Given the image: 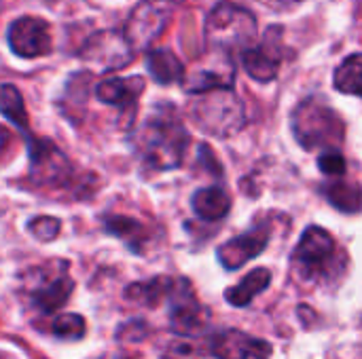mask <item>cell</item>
Instances as JSON below:
<instances>
[{
  "mask_svg": "<svg viewBox=\"0 0 362 359\" xmlns=\"http://www.w3.org/2000/svg\"><path fill=\"white\" fill-rule=\"evenodd\" d=\"M189 146V133L185 125L172 114V110L159 108L148 116L134 133V148L142 163L155 171L174 169L182 163Z\"/></svg>",
  "mask_w": 362,
  "mask_h": 359,
  "instance_id": "cell-1",
  "label": "cell"
},
{
  "mask_svg": "<svg viewBox=\"0 0 362 359\" xmlns=\"http://www.w3.org/2000/svg\"><path fill=\"white\" fill-rule=\"evenodd\" d=\"M257 34L255 15L231 2L216 4L206 19V38L214 51L229 53L246 49Z\"/></svg>",
  "mask_w": 362,
  "mask_h": 359,
  "instance_id": "cell-2",
  "label": "cell"
},
{
  "mask_svg": "<svg viewBox=\"0 0 362 359\" xmlns=\"http://www.w3.org/2000/svg\"><path fill=\"white\" fill-rule=\"evenodd\" d=\"M191 116L206 133L231 135L244 125V108L229 89H212L202 93L191 106Z\"/></svg>",
  "mask_w": 362,
  "mask_h": 359,
  "instance_id": "cell-3",
  "label": "cell"
},
{
  "mask_svg": "<svg viewBox=\"0 0 362 359\" xmlns=\"http://www.w3.org/2000/svg\"><path fill=\"white\" fill-rule=\"evenodd\" d=\"M68 267L66 260H51L30 271V300L38 313H55L70 298L74 281L68 275Z\"/></svg>",
  "mask_w": 362,
  "mask_h": 359,
  "instance_id": "cell-4",
  "label": "cell"
},
{
  "mask_svg": "<svg viewBox=\"0 0 362 359\" xmlns=\"http://www.w3.org/2000/svg\"><path fill=\"white\" fill-rule=\"evenodd\" d=\"M295 135L303 148H320L329 144H339L344 138L341 118L327 106L318 102H305L295 112Z\"/></svg>",
  "mask_w": 362,
  "mask_h": 359,
  "instance_id": "cell-5",
  "label": "cell"
},
{
  "mask_svg": "<svg viewBox=\"0 0 362 359\" xmlns=\"http://www.w3.org/2000/svg\"><path fill=\"white\" fill-rule=\"evenodd\" d=\"M176 11L174 0H142L129 13L123 36L134 51H146L163 34Z\"/></svg>",
  "mask_w": 362,
  "mask_h": 359,
  "instance_id": "cell-6",
  "label": "cell"
},
{
  "mask_svg": "<svg viewBox=\"0 0 362 359\" xmlns=\"http://www.w3.org/2000/svg\"><path fill=\"white\" fill-rule=\"evenodd\" d=\"M134 53L136 51L129 47V42L125 40V36L121 32L104 30V32L93 34L85 42V47L81 51V59L93 72H112V70H121L127 63H132Z\"/></svg>",
  "mask_w": 362,
  "mask_h": 359,
  "instance_id": "cell-7",
  "label": "cell"
},
{
  "mask_svg": "<svg viewBox=\"0 0 362 359\" xmlns=\"http://www.w3.org/2000/svg\"><path fill=\"white\" fill-rule=\"evenodd\" d=\"M30 148V176L42 186H64L72 174L70 161L64 152L49 140L28 138Z\"/></svg>",
  "mask_w": 362,
  "mask_h": 359,
  "instance_id": "cell-8",
  "label": "cell"
},
{
  "mask_svg": "<svg viewBox=\"0 0 362 359\" xmlns=\"http://www.w3.org/2000/svg\"><path fill=\"white\" fill-rule=\"evenodd\" d=\"M8 47L15 55L32 59L51 53V30L40 17H19L8 25Z\"/></svg>",
  "mask_w": 362,
  "mask_h": 359,
  "instance_id": "cell-9",
  "label": "cell"
},
{
  "mask_svg": "<svg viewBox=\"0 0 362 359\" xmlns=\"http://www.w3.org/2000/svg\"><path fill=\"white\" fill-rule=\"evenodd\" d=\"M170 303H172V328L178 334H193L197 328L204 324V309L195 300V294L189 286L187 279L174 281V288L170 292Z\"/></svg>",
  "mask_w": 362,
  "mask_h": 359,
  "instance_id": "cell-10",
  "label": "cell"
},
{
  "mask_svg": "<svg viewBox=\"0 0 362 359\" xmlns=\"http://www.w3.org/2000/svg\"><path fill=\"white\" fill-rule=\"evenodd\" d=\"M212 353L218 359H267L272 347L244 332L227 330L212 339Z\"/></svg>",
  "mask_w": 362,
  "mask_h": 359,
  "instance_id": "cell-11",
  "label": "cell"
},
{
  "mask_svg": "<svg viewBox=\"0 0 362 359\" xmlns=\"http://www.w3.org/2000/svg\"><path fill=\"white\" fill-rule=\"evenodd\" d=\"M218 57H214V61L210 59L204 66H197L185 80V89L189 93H206L212 89H231L233 85V66L229 59H225L227 53L216 51Z\"/></svg>",
  "mask_w": 362,
  "mask_h": 359,
  "instance_id": "cell-12",
  "label": "cell"
},
{
  "mask_svg": "<svg viewBox=\"0 0 362 359\" xmlns=\"http://www.w3.org/2000/svg\"><path fill=\"white\" fill-rule=\"evenodd\" d=\"M267 239L269 235L263 229H255L246 235H240L218 248V260L225 269L235 271L248 260L257 258L267 248Z\"/></svg>",
  "mask_w": 362,
  "mask_h": 359,
  "instance_id": "cell-13",
  "label": "cell"
},
{
  "mask_svg": "<svg viewBox=\"0 0 362 359\" xmlns=\"http://www.w3.org/2000/svg\"><path fill=\"white\" fill-rule=\"evenodd\" d=\"M146 80L144 76H125V78H108L95 87V97L102 104L117 106V108H132L136 106L138 97L144 93Z\"/></svg>",
  "mask_w": 362,
  "mask_h": 359,
  "instance_id": "cell-14",
  "label": "cell"
},
{
  "mask_svg": "<svg viewBox=\"0 0 362 359\" xmlns=\"http://www.w3.org/2000/svg\"><path fill=\"white\" fill-rule=\"evenodd\" d=\"M333 252H335L333 237L320 226H310L295 250V260H299L308 269H316L322 267L333 256Z\"/></svg>",
  "mask_w": 362,
  "mask_h": 359,
  "instance_id": "cell-15",
  "label": "cell"
},
{
  "mask_svg": "<svg viewBox=\"0 0 362 359\" xmlns=\"http://www.w3.org/2000/svg\"><path fill=\"white\" fill-rule=\"evenodd\" d=\"M144 63L153 80L159 85H172L185 78V66L170 49H146Z\"/></svg>",
  "mask_w": 362,
  "mask_h": 359,
  "instance_id": "cell-16",
  "label": "cell"
},
{
  "mask_svg": "<svg viewBox=\"0 0 362 359\" xmlns=\"http://www.w3.org/2000/svg\"><path fill=\"white\" fill-rule=\"evenodd\" d=\"M242 63L255 80L269 83L278 76L280 57L269 49V44H263V47H255V49H244Z\"/></svg>",
  "mask_w": 362,
  "mask_h": 359,
  "instance_id": "cell-17",
  "label": "cell"
},
{
  "mask_svg": "<svg viewBox=\"0 0 362 359\" xmlns=\"http://www.w3.org/2000/svg\"><path fill=\"white\" fill-rule=\"evenodd\" d=\"M191 205H193V212L202 220L214 222V220H221V218H225L229 214L231 199H229V195L223 188L210 186V188H199L193 195Z\"/></svg>",
  "mask_w": 362,
  "mask_h": 359,
  "instance_id": "cell-18",
  "label": "cell"
},
{
  "mask_svg": "<svg viewBox=\"0 0 362 359\" xmlns=\"http://www.w3.org/2000/svg\"><path fill=\"white\" fill-rule=\"evenodd\" d=\"M104 229L108 235L119 237L132 252L142 254V248L148 239V231L144 229V224H140L138 220L127 218V216H106Z\"/></svg>",
  "mask_w": 362,
  "mask_h": 359,
  "instance_id": "cell-19",
  "label": "cell"
},
{
  "mask_svg": "<svg viewBox=\"0 0 362 359\" xmlns=\"http://www.w3.org/2000/svg\"><path fill=\"white\" fill-rule=\"evenodd\" d=\"M174 288V279L170 277H155L148 281H136L132 286H127L125 290V298L142 305V307H157L163 298L170 296Z\"/></svg>",
  "mask_w": 362,
  "mask_h": 359,
  "instance_id": "cell-20",
  "label": "cell"
},
{
  "mask_svg": "<svg viewBox=\"0 0 362 359\" xmlns=\"http://www.w3.org/2000/svg\"><path fill=\"white\" fill-rule=\"evenodd\" d=\"M269 281H272V273L267 269H255L238 286L229 288L225 292V298L233 307H246V305L252 303V298L257 294H261L263 290H267Z\"/></svg>",
  "mask_w": 362,
  "mask_h": 359,
  "instance_id": "cell-21",
  "label": "cell"
},
{
  "mask_svg": "<svg viewBox=\"0 0 362 359\" xmlns=\"http://www.w3.org/2000/svg\"><path fill=\"white\" fill-rule=\"evenodd\" d=\"M0 112L6 121H11L19 129H23V131L28 129L25 104H23V97L15 85H8V83L0 85Z\"/></svg>",
  "mask_w": 362,
  "mask_h": 359,
  "instance_id": "cell-22",
  "label": "cell"
},
{
  "mask_svg": "<svg viewBox=\"0 0 362 359\" xmlns=\"http://www.w3.org/2000/svg\"><path fill=\"white\" fill-rule=\"evenodd\" d=\"M335 87L341 93L362 97V53L350 55L335 72Z\"/></svg>",
  "mask_w": 362,
  "mask_h": 359,
  "instance_id": "cell-23",
  "label": "cell"
},
{
  "mask_svg": "<svg viewBox=\"0 0 362 359\" xmlns=\"http://www.w3.org/2000/svg\"><path fill=\"white\" fill-rule=\"evenodd\" d=\"M327 197L339 212H348V214L361 212L362 190L358 188V184L335 182V184L327 186Z\"/></svg>",
  "mask_w": 362,
  "mask_h": 359,
  "instance_id": "cell-24",
  "label": "cell"
},
{
  "mask_svg": "<svg viewBox=\"0 0 362 359\" xmlns=\"http://www.w3.org/2000/svg\"><path fill=\"white\" fill-rule=\"evenodd\" d=\"M53 334L64 341H78L85 336V320L76 313H64L53 320Z\"/></svg>",
  "mask_w": 362,
  "mask_h": 359,
  "instance_id": "cell-25",
  "label": "cell"
},
{
  "mask_svg": "<svg viewBox=\"0 0 362 359\" xmlns=\"http://www.w3.org/2000/svg\"><path fill=\"white\" fill-rule=\"evenodd\" d=\"M28 231L38 239V241H53L59 231H62V222L57 218L51 216H36L28 222Z\"/></svg>",
  "mask_w": 362,
  "mask_h": 359,
  "instance_id": "cell-26",
  "label": "cell"
},
{
  "mask_svg": "<svg viewBox=\"0 0 362 359\" xmlns=\"http://www.w3.org/2000/svg\"><path fill=\"white\" fill-rule=\"evenodd\" d=\"M318 167L322 174L327 176H341L346 171V159L337 152V150H327L320 159H318Z\"/></svg>",
  "mask_w": 362,
  "mask_h": 359,
  "instance_id": "cell-27",
  "label": "cell"
},
{
  "mask_svg": "<svg viewBox=\"0 0 362 359\" xmlns=\"http://www.w3.org/2000/svg\"><path fill=\"white\" fill-rule=\"evenodd\" d=\"M163 359H195V349L187 343H174L165 349Z\"/></svg>",
  "mask_w": 362,
  "mask_h": 359,
  "instance_id": "cell-28",
  "label": "cell"
},
{
  "mask_svg": "<svg viewBox=\"0 0 362 359\" xmlns=\"http://www.w3.org/2000/svg\"><path fill=\"white\" fill-rule=\"evenodd\" d=\"M267 8L272 11H278V13H284V11H291L295 8L301 0H261Z\"/></svg>",
  "mask_w": 362,
  "mask_h": 359,
  "instance_id": "cell-29",
  "label": "cell"
},
{
  "mask_svg": "<svg viewBox=\"0 0 362 359\" xmlns=\"http://www.w3.org/2000/svg\"><path fill=\"white\" fill-rule=\"evenodd\" d=\"M11 138H13V135H11V131H8L6 127H2V125H0V152H4V148L8 146Z\"/></svg>",
  "mask_w": 362,
  "mask_h": 359,
  "instance_id": "cell-30",
  "label": "cell"
}]
</instances>
